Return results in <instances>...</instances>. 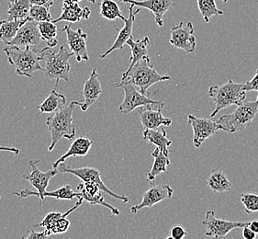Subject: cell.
Returning <instances> with one entry per match:
<instances>
[{"mask_svg":"<svg viewBox=\"0 0 258 239\" xmlns=\"http://www.w3.org/2000/svg\"><path fill=\"white\" fill-rule=\"evenodd\" d=\"M193 33L194 26L191 22H180L171 27L169 42L174 48L191 53L196 50L197 46L196 37Z\"/></svg>","mask_w":258,"mask_h":239,"instance_id":"obj_11","label":"cell"},{"mask_svg":"<svg viewBox=\"0 0 258 239\" xmlns=\"http://www.w3.org/2000/svg\"><path fill=\"white\" fill-rule=\"evenodd\" d=\"M41 160H30L29 167L30 173L24 176V178L31 183V187L22 190L21 192L14 193L15 195L21 198L30 197V196H37L40 198V206L44 201V193L46 192L47 187L50 180L56 176L58 174L57 168H52L46 172H42L37 167V164L40 163Z\"/></svg>","mask_w":258,"mask_h":239,"instance_id":"obj_7","label":"cell"},{"mask_svg":"<svg viewBox=\"0 0 258 239\" xmlns=\"http://www.w3.org/2000/svg\"><path fill=\"white\" fill-rule=\"evenodd\" d=\"M143 137L156 147L160 148L166 156H170L169 146L172 145V141L167 138L166 131L164 129H145L143 132Z\"/></svg>","mask_w":258,"mask_h":239,"instance_id":"obj_23","label":"cell"},{"mask_svg":"<svg viewBox=\"0 0 258 239\" xmlns=\"http://www.w3.org/2000/svg\"><path fill=\"white\" fill-rule=\"evenodd\" d=\"M154 157V163L149 173L147 174V182L153 183L155 177L161 175L162 173L167 172V167L170 166V156H166L160 148L156 147L152 153Z\"/></svg>","mask_w":258,"mask_h":239,"instance_id":"obj_24","label":"cell"},{"mask_svg":"<svg viewBox=\"0 0 258 239\" xmlns=\"http://www.w3.org/2000/svg\"><path fill=\"white\" fill-rule=\"evenodd\" d=\"M60 1H62V3H79L82 0H60ZM87 1L90 3H93V4L97 2V0H87Z\"/></svg>","mask_w":258,"mask_h":239,"instance_id":"obj_44","label":"cell"},{"mask_svg":"<svg viewBox=\"0 0 258 239\" xmlns=\"http://www.w3.org/2000/svg\"><path fill=\"white\" fill-rule=\"evenodd\" d=\"M3 51L7 54L9 63L15 68L18 76L31 78L37 71L43 70L41 66V50H38L36 46L21 48L14 45H6Z\"/></svg>","mask_w":258,"mask_h":239,"instance_id":"obj_1","label":"cell"},{"mask_svg":"<svg viewBox=\"0 0 258 239\" xmlns=\"http://www.w3.org/2000/svg\"><path fill=\"white\" fill-rule=\"evenodd\" d=\"M248 224L249 222H234L219 218L212 210L207 212L205 219L202 222L207 236L215 238H224L233 229L242 228Z\"/></svg>","mask_w":258,"mask_h":239,"instance_id":"obj_9","label":"cell"},{"mask_svg":"<svg viewBox=\"0 0 258 239\" xmlns=\"http://www.w3.org/2000/svg\"><path fill=\"white\" fill-rule=\"evenodd\" d=\"M113 88H120L124 90V99L119 105V111L123 114H129L133 110L147 105H158L162 101L151 99L147 94H143L133 84L115 83L112 85Z\"/></svg>","mask_w":258,"mask_h":239,"instance_id":"obj_8","label":"cell"},{"mask_svg":"<svg viewBox=\"0 0 258 239\" xmlns=\"http://www.w3.org/2000/svg\"><path fill=\"white\" fill-rule=\"evenodd\" d=\"M41 34L38 28V22L33 20L26 21L18 30L16 36L9 45L24 48L26 46H38L41 42Z\"/></svg>","mask_w":258,"mask_h":239,"instance_id":"obj_16","label":"cell"},{"mask_svg":"<svg viewBox=\"0 0 258 239\" xmlns=\"http://www.w3.org/2000/svg\"><path fill=\"white\" fill-rule=\"evenodd\" d=\"M61 31H64L67 34V42L73 54L76 56L78 62L88 61V46H87V39L88 34L83 31L82 29H78L74 31L70 25H66Z\"/></svg>","mask_w":258,"mask_h":239,"instance_id":"obj_13","label":"cell"},{"mask_svg":"<svg viewBox=\"0 0 258 239\" xmlns=\"http://www.w3.org/2000/svg\"><path fill=\"white\" fill-rule=\"evenodd\" d=\"M67 103V98L63 94L57 91L56 89H52L50 95L44 99L41 104L37 106V109L41 113H53L61 109Z\"/></svg>","mask_w":258,"mask_h":239,"instance_id":"obj_25","label":"cell"},{"mask_svg":"<svg viewBox=\"0 0 258 239\" xmlns=\"http://www.w3.org/2000/svg\"><path fill=\"white\" fill-rule=\"evenodd\" d=\"M257 234L253 232L247 225H244L242 227V236L244 239H254Z\"/></svg>","mask_w":258,"mask_h":239,"instance_id":"obj_40","label":"cell"},{"mask_svg":"<svg viewBox=\"0 0 258 239\" xmlns=\"http://www.w3.org/2000/svg\"><path fill=\"white\" fill-rule=\"evenodd\" d=\"M92 145H93V142L87 137H84V136L78 137L71 144L69 149L62 156H60L56 161L52 163V167L57 168V166H59V165H61L62 163H64L67 159L73 156L77 157V156H87Z\"/></svg>","mask_w":258,"mask_h":239,"instance_id":"obj_22","label":"cell"},{"mask_svg":"<svg viewBox=\"0 0 258 239\" xmlns=\"http://www.w3.org/2000/svg\"><path fill=\"white\" fill-rule=\"evenodd\" d=\"M243 89L249 92V91H255L258 92V68L255 71V74L251 80L243 83Z\"/></svg>","mask_w":258,"mask_h":239,"instance_id":"obj_38","label":"cell"},{"mask_svg":"<svg viewBox=\"0 0 258 239\" xmlns=\"http://www.w3.org/2000/svg\"><path fill=\"white\" fill-rule=\"evenodd\" d=\"M90 15L91 10L88 7L81 8L78 3H62L61 15L52 21L55 24L60 21H68L75 23L82 20H88Z\"/></svg>","mask_w":258,"mask_h":239,"instance_id":"obj_20","label":"cell"},{"mask_svg":"<svg viewBox=\"0 0 258 239\" xmlns=\"http://www.w3.org/2000/svg\"><path fill=\"white\" fill-rule=\"evenodd\" d=\"M209 96L215 105L211 114V118H213L222 109L243 103L246 99V91L243 89V83H235L231 79L226 83L212 86L209 89Z\"/></svg>","mask_w":258,"mask_h":239,"instance_id":"obj_6","label":"cell"},{"mask_svg":"<svg viewBox=\"0 0 258 239\" xmlns=\"http://www.w3.org/2000/svg\"><path fill=\"white\" fill-rule=\"evenodd\" d=\"M126 4L149 10L155 16V22L159 27L164 26V15L174 6L172 0H119Z\"/></svg>","mask_w":258,"mask_h":239,"instance_id":"obj_18","label":"cell"},{"mask_svg":"<svg viewBox=\"0 0 258 239\" xmlns=\"http://www.w3.org/2000/svg\"><path fill=\"white\" fill-rule=\"evenodd\" d=\"M76 105L71 101L68 106H63L55 112L51 113L46 119L48 130L51 134V144L48 147V151L53 150L58 142L67 138L73 140L76 136L77 127L73 123V112Z\"/></svg>","mask_w":258,"mask_h":239,"instance_id":"obj_2","label":"cell"},{"mask_svg":"<svg viewBox=\"0 0 258 239\" xmlns=\"http://www.w3.org/2000/svg\"><path fill=\"white\" fill-rule=\"evenodd\" d=\"M49 236L47 235L46 233L43 231L41 233H37L34 231H29V233L25 236H23V239H45L48 238Z\"/></svg>","mask_w":258,"mask_h":239,"instance_id":"obj_39","label":"cell"},{"mask_svg":"<svg viewBox=\"0 0 258 239\" xmlns=\"http://www.w3.org/2000/svg\"><path fill=\"white\" fill-rule=\"evenodd\" d=\"M29 17L37 22L52 21L50 9L43 6L31 5L30 12H29Z\"/></svg>","mask_w":258,"mask_h":239,"instance_id":"obj_34","label":"cell"},{"mask_svg":"<svg viewBox=\"0 0 258 239\" xmlns=\"http://www.w3.org/2000/svg\"><path fill=\"white\" fill-rule=\"evenodd\" d=\"M187 119L193 130V145L197 148H200L208 138L217 134L218 131L221 130L217 122L212 119L199 118L192 114L188 115Z\"/></svg>","mask_w":258,"mask_h":239,"instance_id":"obj_12","label":"cell"},{"mask_svg":"<svg viewBox=\"0 0 258 239\" xmlns=\"http://www.w3.org/2000/svg\"><path fill=\"white\" fill-rule=\"evenodd\" d=\"M59 166H60L59 171L75 175L76 177L82 180L83 182H94V183L98 184L99 188H100V190H101V192L108 193L114 199L119 200L124 203H127L129 202V199L127 196H125L123 194H117V193H113L112 191H110L109 188L104 184L103 181L101 178V173L97 168L88 167V166L78 167V168H71V167L67 166L64 163H62Z\"/></svg>","mask_w":258,"mask_h":239,"instance_id":"obj_10","label":"cell"},{"mask_svg":"<svg viewBox=\"0 0 258 239\" xmlns=\"http://www.w3.org/2000/svg\"><path fill=\"white\" fill-rule=\"evenodd\" d=\"M149 37L145 36L141 40H135L134 37H131L129 40L126 42V44L129 45L132 56H131V64L128 69L122 74L121 77L125 76L129 72L132 68L135 66L136 63L139 62L141 60H150L149 52H148V44H149Z\"/></svg>","mask_w":258,"mask_h":239,"instance_id":"obj_21","label":"cell"},{"mask_svg":"<svg viewBox=\"0 0 258 239\" xmlns=\"http://www.w3.org/2000/svg\"><path fill=\"white\" fill-rule=\"evenodd\" d=\"M99 14L109 21H115L116 19H120L123 21L126 20L121 14L119 5L113 0H101Z\"/></svg>","mask_w":258,"mask_h":239,"instance_id":"obj_30","label":"cell"},{"mask_svg":"<svg viewBox=\"0 0 258 239\" xmlns=\"http://www.w3.org/2000/svg\"><path fill=\"white\" fill-rule=\"evenodd\" d=\"M207 185L213 193H226L232 190V183L226 174L220 169H214L211 172L207 178Z\"/></svg>","mask_w":258,"mask_h":239,"instance_id":"obj_26","label":"cell"},{"mask_svg":"<svg viewBox=\"0 0 258 239\" xmlns=\"http://www.w3.org/2000/svg\"><path fill=\"white\" fill-rule=\"evenodd\" d=\"M166 80H171L169 75L158 73L150 60L144 59L136 63L128 73L121 77V81L119 84H133L139 88L141 93L148 95L150 87Z\"/></svg>","mask_w":258,"mask_h":239,"instance_id":"obj_4","label":"cell"},{"mask_svg":"<svg viewBox=\"0 0 258 239\" xmlns=\"http://www.w3.org/2000/svg\"><path fill=\"white\" fill-rule=\"evenodd\" d=\"M224 3H226V2H228V0H222Z\"/></svg>","mask_w":258,"mask_h":239,"instance_id":"obj_45","label":"cell"},{"mask_svg":"<svg viewBox=\"0 0 258 239\" xmlns=\"http://www.w3.org/2000/svg\"><path fill=\"white\" fill-rule=\"evenodd\" d=\"M31 6L30 0H10L8 17L5 20L14 21V20L29 19L30 18L29 12H30Z\"/></svg>","mask_w":258,"mask_h":239,"instance_id":"obj_28","label":"cell"},{"mask_svg":"<svg viewBox=\"0 0 258 239\" xmlns=\"http://www.w3.org/2000/svg\"><path fill=\"white\" fill-rule=\"evenodd\" d=\"M174 190L167 184L153 185L143 194L142 202L131 208V213H136L144 208H151L155 204L173 196Z\"/></svg>","mask_w":258,"mask_h":239,"instance_id":"obj_15","label":"cell"},{"mask_svg":"<svg viewBox=\"0 0 258 239\" xmlns=\"http://www.w3.org/2000/svg\"><path fill=\"white\" fill-rule=\"evenodd\" d=\"M197 3L202 19L206 23L210 22V20L213 16L223 14V12L218 9L215 0H197Z\"/></svg>","mask_w":258,"mask_h":239,"instance_id":"obj_31","label":"cell"},{"mask_svg":"<svg viewBox=\"0 0 258 239\" xmlns=\"http://www.w3.org/2000/svg\"><path fill=\"white\" fill-rule=\"evenodd\" d=\"M186 235V230L182 225L176 224L170 230V234L166 239H183Z\"/></svg>","mask_w":258,"mask_h":239,"instance_id":"obj_37","label":"cell"},{"mask_svg":"<svg viewBox=\"0 0 258 239\" xmlns=\"http://www.w3.org/2000/svg\"><path fill=\"white\" fill-rule=\"evenodd\" d=\"M69 226H70V221L67 217H63L57 220L56 222L53 223L50 227L44 228V232L46 233L48 236L52 234H63L69 229Z\"/></svg>","mask_w":258,"mask_h":239,"instance_id":"obj_36","label":"cell"},{"mask_svg":"<svg viewBox=\"0 0 258 239\" xmlns=\"http://www.w3.org/2000/svg\"><path fill=\"white\" fill-rule=\"evenodd\" d=\"M135 6L133 4H129V17L124 21V26L119 31V34L116 38L113 44L109 48L106 52L102 53L99 58L104 59L107 57L111 52L115 50H122L124 44L129 40L131 37H133V29H134V23H135V17L141 11V8L134 11Z\"/></svg>","mask_w":258,"mask_h":239,"instance_id":"obj_19","label":"cell"},{"mask_svg":"<svg viewBox=\"0 0 258 239\" xmlns=\"http://www.w3.org/2000/svg\"><path fill=\"white\" fill-rule=\"evenodd\" d=\"M38 28L41 40L46 41L47 46L54 48L58 44L57 41V26L52 21L38 22Z\"/></svg>","mask_w":258,"mask_h":239,"instance_id":"obj_29","label":"cell"},{"mask_svg":"<svg viewBox=\"0 0 258 239\" xmlns=\"http://www.w3.org/2000/svg\"><path fill=\"white\" fill-rule=\"evenodd\" d=\"M241 203H243L244 211L248 214L258 212L257 193H243L241 195Z\"/></svg>","mask_w":258,"mask_h":239,"instance_id":"obj_35","label":"cell"},{"mask_svg":"<svg viewBox=\"0 0 258 239\" xmlns=\"http://www.w3.org/2000/svg\"><path fill=\"white\" fill-rule=\"evenodd\" d=\"M44 197L55 198L57 200H73L75 198L79 199V193H75L71 185L67 184L52 192H45Z\"/></svg>","mask_w":258,"mask_h":239,"instance_id":"obj_33","label":"cell"},{"mask_svg":"<svg viewBox=\"0 0 258 239\" xmlns=\"http://www.w3.org/2000/svg\"><path fill=\"white\" fill-rule=\"evenodd\" d=\"M41 61L45 64L43 71L47 78L56 81L55 89L60 80L69 82V74L71 70L69 60L74 55L72 52H69L62 45L57 52H54L52 48L45 46L41 49Z\"/></svg>","mask_w":258,"mask_h":239,"instance_id":"obj_3","label":"cell"},{"mask_svg":"<svg viewBox=\"0 0 258 239\" xmlns=\"http://www.w3.org/2000/svg\"><path fill=\"white\" fill-rule=\"evenodd\" d=\"M152 107L153 105H147L137 108L144 129H158L162 125L170 126L172 125V119L165 117L162 112V109L165 107L164 102L157 105V109H154Z\"/></svg>","mask_w":258,"mask_h":239,"instance_id":"obj_14","label":"cell"},{"mask_svg":"<svg viewBox=\"0 0 258 239\" xmlns=\"http://www.w3.org/2000/svg\"><path fill=\"white\" fill-rule=\"evenodd\" d=\"M30 2L31 5L43 6L50 9L53 5L54 0H30Z\"/></svg>","mask_w":258,"mask_h":239,"instance_id":"obj_41","label":"cell"},{"mask_svg":"<svg viewBox=\"0 0 258 239\" xmlns=\"http://www.w3.org/2000/svg\"><path fill=\"white\" fill-rule=\"evenodd\" d=\"M84 199L83 198H79L78 203H76L72 208L69 209L67 212L64 213H59V212H52L47 214L46 216L43 218L40 224H36L35 227H43V228H48L52 225L53 223H55L57 220L59 219L63 218V217H68L69 214H71L73 212H75L77 209L82 204Z\"/></svg>","mask_w":258,"mask_h":239,"instance_id":"obj_32","label":"cell"},{"mask_svg":"<svg viewBox=\"0 0 258 239\" xmlns=\"http://www.w3.org/2000/svg\"><path fill=\"white\" fill-rule=\"evenodd\" d=\"M0 151H9V152H12L16 155L20 154V149L16 148V147H9V146H0Z\"/></svg>","mask_w":258,"mask_h":239,"instance_id":"obj_43","label":"cell"},{"mask_svg":"<svg viewBox=\"0 0 258 239\" xmlns=\"http://www.w3.org/2000/svg\"><path fill=\"white\" fill-rule=\"evenodd\" d=\"M258 112V96L255 100L237 105V108L229 114L222 115L216 121L220 129L229 134H234L245 130L252 124Z\"/></svg>","mask_w":258,"mask_h":239,"instance_id":"obj_5","label":"cell"},{"mask_svg":"<svg viewBox=\"0 0 258 239\" xmlns=\"http://www.w3.org/2000/svg\"><path fill=\"white\" fill-rule=\"evenodd\" d=\"M248 226L250 229L254 232L255 234H258V220H253V221H249Z\"/></svg>","mask_w":258,"mask_h":239,"instance_id":"obj_42","label":"cell"},{"mask_svg":"<svg viewBox=\"0 0 258 239\" xmlns=\"http://www.w3.org/2000/svg\"><path fill=\"white\" fill-rule=\"evenodd\" d=\"M32 20L31 18L24 20H14V21H0V41L4 42L5 45H9L12 39L16 36L17 31L26 21Z\"/></svg>","mask_w":258,"mask_h":239,"instance_id":"obj_27","label":"cell"},{"mask_svg":"<svg viewBox=\"0 0 258 239\" xmlns=\"http://www.w3.org/2000/svg\"><path fill=\"white\" fill-rule=\"evenodd\" d=\"M101 92H102V89H101V84L98 78V70L95 68L92 70L88 80H86V82L84 84V89H83L84 100L82 102L77 101V100H72V101L76 106H79L83 111H87L88 108L98 100Z\"/></svg>","mask_w":258,"mask_h":239,"instance_id":"obj_17","label":"cell"}]
</instances>
